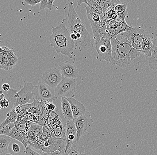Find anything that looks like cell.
<instances>
[{"label": "cell", "instance_id": "cell-6", "mask_svg": "<svg viewBox=\"0 0 157 155\" xmlns=\"http://www.w3.org/2000/svg\"><path fill=\"white\" fill-rule=\"evenodd\" d=\"M127 34L128 40L132 47L139 51L142 50V44L145 39L150 35L147 31L132 27Z\"/></svg>", "mask_w": 157, "mask_h": 155}, {"label": "cell", "instance_id": "cell-11", "mask_svg": "<svg viewBox=\"0 0 157 155\" xmlns=\"http://www.w3.org/2000/svg\"><path fill=\"white\" fill-rule=\"evenodd\" d=\"M52 34L50 37L51 44L58 43L70 37L69 32L63 23L56 27L52 26Z\"/></svg>", "mask_w": 157, "mask_h": 155}, {"label": "cell", "instance_id": "cell-34", "mask_svg": "<svg viewBox=\"0 0 157 155\" xmlns=\"http://www.w3.org/2000/svg\"><path fill=\"white\" fill-rule=\"evenodd\" d=\"M1 107L2 108H6L9 106L10 102L9 100L7 99L5 97V95L2 93L1 95Z\"/></svg>", "mask_w": 157, "mask_h": 155}, {"label": "cell", "instance_id": "cell-2", "mask_svg": "<svg viewBox=\"0 0 157 155\" xmlns=\"http://www.w3.org/2000/svg\"><path fill=\"white\" fill-rule=\"evenodd\" d=\"M127 32L119 34L111 39L112 47L113 65L122 68L127 67L138 56L142 51L134 49L128 40Z\"/></svg>", "mask_w": 157, "mask_h": 155}, {"label": "cell", "instance_id": "cell-24", "mask_svg": "<svg viewBox=\"0 0 157 155\" xmlns=\"http://www.w3.org/2000/svg\"><path fill=\"white\" fill-rule=\"evenodd\" d=\"M79 141H75L67 151L60 155H83L79 146Z\"/></svg>", "mask_w": 157, "mask_h": 155}, {"label": "cell", "instance_id": "cell-46", "mask_svg": "<svg viewBox=\"0 0 157 155\" xmlns=\"http://www.w3.org/2000/svg\"><path fill=\"white\" fill-rule=\"evenodd\" d=\"M6 155H13L12 154H11L9 153H7L6 154Z\"/></svg>", "mask_w": 157, "mask_h": 155}, {"label": "cell", "instance_id": "cell-22", "mask_svg": "<svg viewBox=\"0 0 157 155\" xmlns=\"http://www.w3.org/2000/svg\"><path fill=\"white\" fill-rule=\"evenodd\" d=\"M12 139L9 136L0 135V153H8V149Z\"/></svg>", "mask_w": 157, "mask_h": 155}, {"label": "cell", "instance_id": "cell-5", "mask_svg": "<svg viewBox=\"0 0 157 155\" xmlns=\"http://www.w3.org/2000/svg\"><path fill=\"white\" fill-rule=\"evenodd\" d=\"M75 79L63 78L54 89L55 97L61 98H73L75 96Z\"/></svg>", "mask_w": 157, "mask_h": 155}, {"label": "cell", "instance_id": "cell-1", "mask_svg": "<svg viewBox=\"0 0 157 155\" xmlns=\"http://www.w3.org/2000/svg\"><path fill=\"white\" fill-rule=\"evenodd\" d=\"M61 23L67 28L77 48H78L80 51L88 50L91 44L90 35L76 13L72 2L69 3L67 17L63 19Z\"/></svg>", "mask_w": 157, "mask_h": 155}, {"label": "cell", "instance_id": "cell-15", "mask_svg": "<svg viewBox=\"0 0 157 155\" xmlns=\"http://www.w3.org/2000/svg\"><path fill=\"white\" fill-rule=\"evenodd\" d=\"M66 98L70 104L74 118H77L80 116L85 115L86 109L83 104L74 98Z\"/></svg>", "mask_w": 157, "mask_h": 155}, {"label": "cell", "instance_id": "cell-8", "mask_svg": "<svg viewBox=\"0 0 157 155\" xmlns=\"http://www.w3.org/2000/svg\"><path fill=\"white\" fill-rule=\"evenodd\" d=\"M50 46L53 47L58 54L67 56L70 59L73 57L74 51L77 49L74 41L71 37L55 44H50Z\"/></svg>", "mask_w": 157, "mask_h": 155}, {"label": "cell", "instance_id": "cell-4", "mask_svg": "<svg viewBox=\"0 0 157 155\" xmlns=\"http://www.w3.org/2000/svg\"><path fill=\"white\" fill-rule=\"evenodd\" d=\"M94 45L98 53L97 60L100 61L105 60L113 65L112 47L110 39L94 40Z\"/></svg>", "mask_w": 157, "mask_h": 155}, {"label": "cell", "instance_id": "cell-20", "mask_svg": "<svg viewBox=\"0 0 157 155\" xmlns=\"http://www.w3.org/2000/svg\"><path fill=\"white\" fill-rule=\"evenodd\" d=\"M152 47L153 41L150 35L145 39L142 46V54L145 55L147 59L151 56Z\"/></svg>", "mask_w": 157, "mask_h": 155}, {"label": "cell", "instance_id": "cell-27", "mask_svg": "<svg viewBox=\"0 0 157 155\" xmlns=\"http://www.w3.org/2000/svg\"><path fill=\"white\" fill-rule=\"evenodd\" d=\"M18 61V59L17 56L15 53L9 58L8 59L6 62V66L9 70H11L13 68L17 65Z\"/></svg>", "mask_w": 157, "mask_h": 155}, {"label": "cell", "instance_id": "cell-39", "mask_svg": "<svg viewBox=\"0 0 157 155\" xmlns=\"http://www.w3.org/2000/svg\"><path fill=\"white\" fill-rule=\"evenodd\" d=\"M24 2L31 6H34L40 3L41 0H32V1H24Z\"/></svg>", "mask_w": 157, "mask_h": 155}, {"label": "cell", "instance_id": "cell-31", "mask_svg": "<svg viewBox=\"0 0 157 155\" xmlns=\"http://www.w3.org/2000/svg\"><path fill=\"white\" fill-rule=\"evenodd\" d=\"M88 5L93 8V9L98 13L100 14H102L103 12V10L98 3L96 2L94 0H88L87 1Z\"/></svg>", "mask_w": 157, "mask_h": 155}, {"label": "cell", "instance_id": "cell-19", "mask_svg": "<svg viewBox=\"0 0 157 155\" xmlns=\"http://www.w3.org/2000/svg\"><path fill=\"white\" fill-rule=\"evenodd\" d=\"M85 9L87 11L86 15L90 23L101 22V14L94 10L93 8L87 6H85Z\"/></svg>", "mask_w": 157, "mask_h": 155}, {"label": "cell", "instance_id": "cell-18", "mask_svg": "<svg viewBox=\"0 0 157 155\" xmlns=\"http://www.w3.org/2000/svg\"><path fill=\"white\" fill-rule=\"evenodd\" d=\"M147 60L150 68L152 70L157 71V39H155L153 41L151 56Z\"/></svg>", "mask_w": 157, "mask_h": 155}, {"label": "cell", "instance_id": "cell-43", "mask_svg": "<svg viewBox=\"0 0 157 155\" xmlns=\"http://www.w3.org/2000/svg\"><path fill=\"white\" fill-rule=\"evenodd\" d=\"M44 155H60V152L59 150H57L52 153H44Z\"/></svg>", "mask_w": 157, "mask_h": 155}, {"label": "cell", "instance_id": "cell-3", "mask_svg": "<svg viewBox=\"0 0 157 155\" xmlns=\"http://www.w3.org/2000/svg\"><path fill=\"white\" fill-rule=\"evenodd\" d=\"M34 87L32 83L25 81L24 85L21 86L20 90L18 92L13 88H10L7 93V99L13 104V107L26 104L34 98Z\"/></svg>", "mask_w": 157, "mask_h": 155}, {"label": "cell", "instance_id": "cell-28", "mask_svg": "<svg viewBox=\"0 0 157 155\" xmlns=\"http://www.w3.org/2000/svg\"><path fill=\"white\" fill-rule=\"evenodd\" d=\"M29 130L33 131L35 134V136L39 140V138L43 133V126L32 122V125Z\"/></svg>", "mask_w": 157, "mask_h": 155}, {"label": "cell", "instance_id": "cell-23", "mask_svg": "<svg viewBox=\"0 0 157 155\" xmlns=\"http://www.w3.org/2000/svg\"><path fill=\"white\" fill-rule=\"evenodd\" d=\"M17 118H18V114L15 111L14 108H13L7 114L6 118L0 125V128L9 123H14L15 124Z\"/></svg>", "mask_w": 157, "mask_h": 155}, {"label": "cell", "instance_id": "cell-41", "mask_svg": "<svg viewBox=\"0 0 157 155\" xmlns=\"http://www.w3.org/2000/svg\"><path fill=\"white\" fill-rule=\"evenodd\" d=\"M55 2V0H48V6L47 9L49 10L52 11V10L53 7V3Z\"/></svg>", "mask_w": 157, "mask_h": 155}, {"label": "cell", "instance_id": "cell-35", "mask_svg": "<svg viewBox=\"0 0 157 155\" xmlns=\"http://www.w3.org/2000/svg\"><path fill=\"white\" fill-rule=\"evenodd\" d=\"M26 124L21 123L17 121L15 123V126L20 131H26ZM27 132V131H26Z\"/></svg>", "mask_w": 157, "mask_h": 155}, {"label": "cell", "instance_id": "cell-29", "mask_svg": "<svg viewBox=\"0 0 157 155\" xmlns=\"http://www.w3.org/2000/svg\"><path fill=\"white\" fill-rule=\"evenodd\" d=\"M52 135V131L48 125L43 126V131L39 140H48Z\"/></svg>", "mask_w": 157, "mask_h": 155}, {"label": "cell", "instance_id": "cell-44", "mask_svg": "<svg viewBox=\"0 0 157 155\" xmlns=\"http://www.w3.org/2000/svg\"><path fill=\"white\" fill-rule=\"evenodd\" d=\"M13 107V108L14 109L15 111L18 114L20 112L21 110H22V106H16V107Z\"/></svg>", "mask_w": 157, "mask_h": 155}, {"label": "cell", "instance_id": "cell-42", "mask_svg": "<svg viewBox=\"0 0 157 155\" xmlns=\"http://www.w3.org/2000/svg\"><path fill=\"white\" fill-rule=\"evenodd\" d=\"M10 88L9 84H8V83H5L2 86V89L4 91H6V92H8L10 89Z\"/></svg>", "mask_w": 157, "mask_h": 155}, {"label": "cell", "instance_id": "cell-32", "mask_svg": "<svg viewBox=\"0 0 157 155\" xmlns=\"http://www.w3.org/2000/svg\"><path fill=\"white\" fill-rule=\"evenodd\" d=\"M1 52L3 54V55L6 60L9 58L14 54L12 50L6 47H1Z\"/></svg>", "mask_w": 157, "mask_h": 155}, {"label": "cell", "instance_id": "cell-33", "mask_svg": "<svg viewBox=\"0 0 157 155\" xmlns=\"http://www.w3.org/2000/svg\"><path fill=\"white\" fill-rule=\"evenodd\" d=\"M127 8V4L126 3H122L121 2L120 3L118 4L114 7V10L118 14L122 13Z\"/></svg>", "mask_w": 157, "mask_h": 155}, {"label": "cell", "instance_id": "cell-30", "mask_svg": "<svg viewBox=\"0 0 157 155\" xmlns=\"http://www.w3.org/2000/svg\"><path fill=\"white\" fill-rule=\"evenodd\" d=\"M15 126L14 123H10L7 124L2 127L0 128V135H4L8 136L10 130Z\"/></svg>", "mask_w": 157, "mask_h": 155}, {"label": "cell", "instance_id": "cell-9", "mask_svg": "<svg viewBox=\"0 0 157 155\" xmlns=\"http://www.w3.org/2000/svg\"><path fill=\"white\" fill-rule=\"evenodd\" d=\"M41 81L55 89L60 83L63 77L59 68H52L47 70L42 76H40Z\"/></svg>", "mask_w": 157, "mask_h": 155}, {"label": "cell", "instance_id": "cell-45", "mask_svg": "<svg viewBox=\"0 0 157 155\" xmlns=\"http://www.w3.org/2000/svg\"><path fill=\"white\" fill-rule=\"evenodd\" d=\"M77 7H78V6H81V4L83 3L87 4V6L88 5V2H87V1H85V0H78V1H77Z\"/></svg>", "mask_w": 157, "mask_h": 155}, {"label": "cell", "instance_id": "cell-40", "mask_svg": "<svg viewBox=\"0 0 157 155\" xmlns=\"http://www.w3.org/2000/svg\"><path fill=\"white\" fill-rule=\"evenodd\" d=\"M48 6V0H41V2L40 3V10H43L47 8Z\"/></svg>", "mask_w": 157, "mask_h": 155}, {"label": "cell", "instance_id": "cell-25", "mask_svg": "<svg viewBox=\"0 0 157 155\" xmlns=\"http://www.w3.org/2000/svg\"><path fill=\"white\" fill-rule=\"evenodd\" d=\"M24 131H20L17 128L16 126L13 128L10 132L8 136L11 137L12 139H14L22 143V137L24 135Z\"/></svg>", "mask_w": 157, "mask_h": 155}, {"label": "cell", "instance_id": "cell-17", "mask_svg": "<svg viewBox=\"0 0 157 155\" xmlns=\"http://www.w3.org/2000/svg\"><path fill=\"white\" fill-rule=\"evenodd\" d=\"M61 109L65 118L67 121L74 120V118L72 114L71 107L69 102L65 97L61 98Z\"/></svg>", "mask_w": 157, "mask_h": 155}, {"label": "cell", "instance_id": "cell-38", "mask_svg": "<svg viewBox=\"0 0 157 155\" xmlns=\"http://www.w3.org/2000/svg\"><path fill=\"white\" fill-rule=\"evenodd\" d=\"M118 14V21H120L125 20L126 18V16L128 15V9H126L123 12L121 13Z\"/></svg>", "mask_w": 157, "mask_h": 155}, {"label": "cell", "instance_id": "cell-21", "mask_svg": "<svg viewBox=\"0 0 157 155\" xmlns=\"http://www.w3.org/2000/svg\"><path fill=\"white\" fill-rule=\"evenodd\" d=\"M94 1L101 7L103 10V12H106V11L110 8H114V7L116 5L121 2L120 1H116V0H109V1L94 0Z\"/></svg>", "mask_w": 157, "mask_h": 155}, {"label": "cell", "instance_id": "cell-37", "mask_svg": "<svg viewBox=\"0 0 157 155\" xmlns=\"http://www.w3.org/2000/svg\"><path fill=\"white\" fill-rule=\"evenodd\" d=\"M24 155H41L39 153H37L36 151H34L31 149V147L28 146L26 148Z\"/></svg>", "mask_w": 157, "mask_h": 155}, {"label": "cell", "instance_id": "cell-7", "mask_svg": "<svg viewBox=\"0 0 157 155\" xmlns=\"http://www.w3.org/2000/svg\"><path fill=\"white\" fill-rule=\"evenodd\" d=\"M34 94L33 99L47 101L55 97V90L42 81L34 86L33 91Z\"/></svg>", "mask_w": 157, "mask_h": 155}, {"label": "cell", "instance_id": "cell-12", "mask_svg": "<svg viewBox=\"0 0 157 155\" xmlns=\"http://www.w3.org/2000/svg\"><path fill=\"white\" fill-rule=\"evenodd\" d=\"M73 121L77 129L76 140L78 142L89 128L90 122L85 115L80 116Z\"/></svg>", "mask_w": 157, "mask_h": 155}, {"label": "cell", "instance_id": "cell-26", "mask_svg": "<svg viewBox=\"0 0 157 155\" xmlns=\"http://www.w3.org/2000/svg\"><path fill=\"white\" fill-rule=\"evenodd\" d=\"M117 30L119 31L120 33L129 32L132 26L128 25L126 23L125 20L120 21L117 22Z\"/></svg>", "mask_w": 157, "mask_h": 155}, {"label": "cell", "instance_id": "cell-14", "mask_svg": "<svg viewBox=\"0 0 157 155\" xmlns=\"http://www.w3.org/2000/svg\"><path fill=\"white\" fill-rule=\"evenodd\" d=\"M66 136V147L65 152H66L76 140L77 129L75 125L73 120L67 121Z\"/></svg>", "mask_w": 157, "mask_h": 155}, {"label": "cell", "instance_id": "cell-16", "mask_svg": "<svg viewBox=\"0 0 157 155\" xmlns=\"http://www.w3.org/2000/svg\"><path fill=\"white\" fill-rule=\"evenodd\" d=\"M25 149L22 143L12 139L9 146L8 153L13 155H24Z\"/></svg>", "mask_w": 157, "mask_h": 155}, {"label": "cell", "instance_id": "cell-36", "mask_svg": "<svg viewBox=\"0 0 157 155\" xmlns=\"http://www.w3.org/2000/svg\"><path fill=\"white\" fill-rule=\"evenodd\" d=\"M107 29L108 33H109V35H110L111 39L113 38H115L116 36L120 34L119 31L117 29H113L110 28H108Z\"/></svg>", "mask_w": 157, "mask_h": 155}, {"label": "cell", "instance_id": "cell-10", "mask_svg": "<svg viewBox=\"0 0 157 155\" xmlns=\"http://www.w3.org/2000/svg\"><path fill=\"white\" fill-rule=\"evenodd\" d=\"M75 58L70 59L62 64L59 68L61 72L63 78L75 79L78 76V71L75 64Z\"/></svg>", "mask_w": 157, "mask_h": 155}, {"label": "cell", "instance_id": "cell-13", "mask_svg": "<svg viewBox=\"0 0 157 155\" xmlns=\"http://www.w3.org/2000/svg\"><path fill=\"white\" fill-rule=\"evenodd\" d=\"M93 31V38L96 39H111L108 33L107 27L105 23H90Z\"/></svg>", "mask_w": 157, "mask_h": 155}]
</instances>
